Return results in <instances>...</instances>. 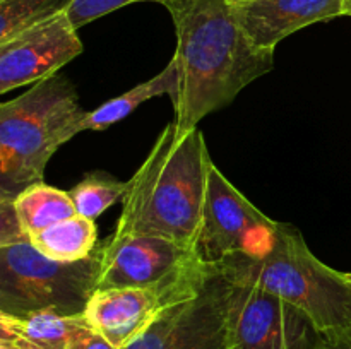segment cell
<instances>
[{
  "mask_svg": "<svg viewBox=\"0 0 351 349\" xmlns=\"http://www.w3.org/2000/svg\"><path fill=\"white\" fill-rule=\"evenodd\" d=\"M245 2H252V0H230L232 5H237V3H245Z\"/></svg>",
  "mask_w": 351,
  "mask_h": 349,
  "instance_id": "cell-25",
  "label": "cell"
},
{
  "mask_svg": "<svg viewBox=\"0 0 351 349\" xmlns=\"http://www.w3.org/2000/svg\"><path fill=\"white\" fill-rule=\"evenodd\" d=\"M177 34L170 92L178 129H194L274 68V50L242 29L230 0H168Z\"/></svg>",
  "mask_w": 351,
  "mask_h": 349,
  "instance_id": "cell-1",
  "label": "cell"
},
{
  "mask_svg": "<svg viewBox=\"0 0 351 349\" xmlns=\"http://www.w3.org/2000/svg\"><path fill=\"white\" fill-rule=\"evenodd\" d=\"M232 9L250 40L267 50L311 24L343 16L341 0H252Z\"/></svg>",
  "mask_w": 351,
  "mask_h": 349,
  "instance_id": "cell-12",
  "label": "cell"
},
{
  "mask_svg": "<svg viewBox=\"0 0 351 349\" xmlns=\"http://www.w3.org/2000/svg\"><path fill=\"white\" fill-rule=\"evenodd\" d=\"M125 190L127 183L117 180L112 174L93 171L86 174L74 188H71L69 195L74 202L75 214L95 221L106 209L123 198Z\"/></svg>",
  "mask_w": 351,
  "mask_h": 349,
  "instance_id": "cell-17",
  "label": "cell"
},
{
  "mask_svg": "<svg viewBox=\"0 0 351 349\" xmlns=\"http://www.w3.org/2000/svg\"><path fill=\"white\" fill-rule=\"evenodd\" d=\"M0 349H38L36 346L27 342L26 339L19 337L10 332L0 331Z\"/></svg>",
  "mask_w": 351,
  "mask_h": 349,
  "instance_id": "cell-23",
  "label": "cell"
},
{
  "mask_svg": "<svg viewBox=\"0 0 351 349\" xmlns=\"http://www.w3.org/2000/svg\"><path fill=\"white\" fill-rule=\"evenodd\" d=\"M136 2H158L165 5L168 0H75V3L69 9L67 14L72 24L79 29V27L93 23L95 19H99V17L106 16L113 10L122 9V7Z\"/></svg>",
  "mask_w": 351,
  "mask_h": 349,
  "instance_id": "cell-19",
  "label": "cell"
},
{
  "mask_svg": "<svg viewBox=\"0 0 351 349\" xmlns=\"http://www.w3.org/2000/svg\"><path fill=\"white\" fill-rule=\"evenodd\" d=\"M213 164L197 127L168 123L127 181L117 235L158 236L194 250Z\"/></svg>",
  "mask_w": 351,
  "mask_h": 349,
  "instance_id": "cell-2",
  "label": "cell"
},
{
  "mask_svg": "<svg viewBox=\"0 0 351 349\" xmlns=\"http://www.w3.org/2000/svg\"><path fill=\"white\" fill-rule=\"evenodd\" d=\"M29 242L23 221L14 205V198H0V246Z\"/></svg>",
  "mask_w": 351,
  "mask_h": 349,
  "instance_id": "cell-20",
  "label": "cell"
},
{
  "mask_svg": "<svg viewBox=\"0 0 351 349\" xmlns=\"http://www.w3.org/2000/svg\"><path fill=\"white\" fill-rule=\"evenodd\" d=\"M280 222L261 212L213 164L201 229L194 252L204 266L218 267L235 257L261 259L274 248Z\"/></svg>",
  "mask_w": 351,
  "mask_h": 349,
  "instance_id": "cell-6",
  "label": "cell"
},
{
  "mask_svg": "<svg viewBox=\"0 0 351 349\" xmlns=\"http://www.w3.org/2000/svg\"><path fill=\"white\" fill-rule=\"evenodd\" d=\"M341 9H343V16L351 17V0H341Z\"/></svg>",
  "mask_w": 351,
  "mask_h": 349,
  "instance_id": "cell-24",
  "label": "cell"
},
{
  "mask_svg": "<svg viewBox=\"0 0 351 349\" xmlns=\"http://www.w3.org/2000/svg\"><path fill=\"white\" fill-rule=\"evenodd\" d=\"M317 349H351V325L335 334L324 335Z\"/></svg>",
  "mask_w": 351,
  "mask_h": 349,
  "instance_id": "cell-22",
  "label": "cell"
},
{
  "mask_svg": "<svg viewBox=\"0 0 351 349\" xmlns=\"http://www.w3.org/2000/svg\"><path fill=\"white\" fill-rule=\"evenodd\" d=\"M86 115L74 84L58 74L3 103L0 106V198H14L29 185L43 181L45 168L58 147L84 132Z\"/></svg>",
  "mask_w": 351,
  "mask_h": 349,
  "instance_id": "cell-3",
  "label": "cell"
},
{
  "mask_svg": "<svg viewBox=\"0 0 351 349\" xmlns=\"http://www.w3.org/2000/svg\"><path fill=\"white\" fill-rule=\"evenodd\" d=\"M34 248L58 262H77L91 257L98 248V228L93 219L72 216L29 238Z\"/></svg>",
  "mask_w": 351,
  "mask_h": 349,
  "instance_id": "cell-13",
  "label": "cell"
},
{
  "mask_svg": "<svg viewBox=\"0 0 351 349\" xmlns=\"http://www.w3.org/2000/svg\"><path fill=\"white\" fill-rule=\"evenodd\" d=\"M233 283H249L290 301L324 335L351 325V283L346 272L322 263L295 226L280 222L274 248L261 259L235 257L219 263Z\"/></svg>",
  "mask_w": 351,
  "mask_h": 349,
  "instance_id": "cell-4",
  "label": "cell"
},
{
  "mask_svg": "<svg viewBox=\"0 0 351 349\" xmlns=\"http://www.w3.org/2000/svg\"><path fill=\"white\" fill-rule=\"evenodd\" d=\"M75 0H0V43L26 27L69 12Z\"/></svg>",
  "mask_w": 351,
  "mask_h": 349,
  "instance_id": "cell-18",
  "label": "cell"
},
{
  "mask_svg": "<svg viewBox=\"0 0 351 349\" xmlns=\"http://www.w3.org/2000/svg\"><path fill=\"white\" fill-rule=\"evenodd\" d=\"M99 263V246L91 257L77 262L48 259L31 242L0 246V313L82 315L98 289Z\"/></svg>",
  "mask_w": 351,
  "mask_h": 349,
  "instance_id": "cell-5",
  "label": "cell"
},
{
  "mask_svg": "<svg viewBox=\"0 0 351 349\" xmlns=\"http://www.w3.org/2000/svg\"><path fill=\"white\" fill-rule=\"evenodd\" d=\"M346 277H348V279H350V283H351V272H346Z\"/></svg>",
  "mask_w": 351,
  "mask_h": 349,
  "instance_id": "cell-26",
  "label": "cell"
},
{
  "mask_svg": "<svg viewBox=\"0 0 351 349\" xmlns=\"http://www.w3.org/2000/svg\"><path fill=\"white\" fill-rule=\"evenodd\" d=\"M65 349H119L115 346L110 344L103 335L93 331L88 324L84 322L82 315H79L75 320L74 327H72L71 335Z\"/></svg>",
  "mask_w": 351,
  "mask_h": 349,
  "instance_id": "cell-21",
  "label": "cell"
},
{
  "mask_svg": "<svg viewBox=\"0 0 351 349\" xmlns=\"http://www.w3.org/2000/svg\"><path fill=\"white\" fill-rule=\"evenodd\" d=\"M228 286V277L211 267L194 291L168 305L127 349H232L226 325Z\"/></svg>",
  "mask_w": 351,
  "mask_h": 349,
  "instance_id": "cell-9",
  "label": "cell"
},
{
  "mask_svg": "<svg viewBox=\"0 0 351 349\" xmlns=\"http://www.w3.org/2000/svg\"><path fill=\"white\" fill-rule=\"evenodd\" d=\"M98 287L185 289L197 284L211 267L194 250L146 235H117L99 245Z\"/></svg>",
  "mask_w": 351,
  "mask_h": 349,
  "instance_id": "cell-7",
  "label": "cell"
},
{
  "mask_svg": "<svg viewBox=\"0 0 351 349\" xmlns=\"http://www.w3.org/2000/svg\"><path fill=\"white\" fill-rule=\"evenodd\" d=\"M175 84V65L173 62L167 65L160 74L147 79L143 84L136 86L130 91L103 103L93 112H88L84 120L86 130H105L110 125H115L120 120L127 118L134 109L139 108L143 103L158 98L161 94H170Z\"/></svg>",
  "mask_w": 351,
  "mask_h": 349,
  "instance_id": "cell-15",
  "label": "cell"
},
{
  "mask_svg": "<svg viewBox=\"0 0 351 349\" xmlns=\"http://www.w3.org/2000/svg\"><path fill=\"white\" fill-rule=\"evenodd\" d=\"M206 276L197 284L185 289L98 287L89 298L82 311V318L110 344L119 349H127L146 334L147 328L168 305L194 291Z\"/></svg>",
  "mask_w": 351,
  "mask_h": 349,
  "instance_id": "cell-11",
  "label": "cell"
},
{
  "mask_svg": "<svg viewBox=\"0 0 351 349\" xmlns=\"http://www.w3.org/2000/svg\"><path fill=\"white\" fill-rule=\"evenodd\" d=\"M82 50L84 44L67 12L26 27L0 43V92L51 77Z\"/></svg>",
  "mask_w": 351,
  "mask_h": 349,
  "instance_id": "cell-10",
  "label": "cell"
},
{
  "mask_svg": "<svg viewBox=\"0 0 351 349\" xmlns=\"http://www.w3.org/2000/svg\"><path fill=\"white\" fill-rule=\"evenodd\" d=\"M14 205L29 238L55 222L75 216L74 202L69 192L51 187L45 181L24 188L14 197Z\"/></svg>",
  "mask_w": 351,
  "mask_h": 349,
  "instance_id": "cell-14",
  "label": "cell"
},
{
  "mask_svg": "<svg viewBox=\"0 0 351 349\" xmlns=\"http://www.w3.org/2000/svg\"><path fill=\"white\" fill-rule=\"evenodd\" d=\"M226 325L232 349H317L324 337L290 301L256 284L233 281L226 291Z\"/></svg>",
  "mask_w": 351,
  "mask_h": 349,
  "instance_id": "cell-8",
  "label": "cell"
},
{
  "mask_svg": "<svg viewBox=\"0 0 351 349\" xmlns=\"http://www.w3.org/2000/svg\"><path fill=\"white\" fill-rule=\"evenodd\" d=\"M77 317H65L55 311H38L26 317L0 313V331L19 335L38 349H65Z\"/></svg>",
  "mask_w": 351,
  "mask_h": 349,
  "instance_id": "cell-16",
  "label": "cell"
}]
</instances>
